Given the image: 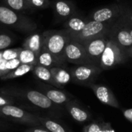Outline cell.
I'll return each instance as SVG.
<instances>
[{"instance_id": "cell-1", "label": "cell", "mask_w": 132, "mask_h": 132, "mask_svg": "<svg viewBox=\"0 0 132 132\" xmlns=\"http://www.w3.org/2000/svg\"><path fill=\"white\" fill-rule=\"evenodd\" d=\"M0 23L22 32H33L37 29L32 19L5 5H0Z\"/></svg>"}, {"instance_id": "cell-2", "label": "cell", "mask_w": 132, "mask_h": 132, "mask_svg": "<svg viewBox=\"0 0 132 132\" xmlns=\"http://www.w3.org/2000/svg\"><path fill=\"white\" fill-rule=\"evenodd\" d=\"M43 50L50 52L60 61L67 63L64 58V50L68 41L70 40L69 34L64 29H52L43 32Z\"/></svg>"}, {"instance_id": "cell-3", "label": "cell", "mask_w": 132, "mask_h": 132, "mask_svg": "<svg viewBox=\"0 0 132 132\" xmlns=\"http://www.w3.org/2000/svg\"><path fill=\"white\" fill-rule=\"evenodd\" d=\"M128 57L126 50L109 38L105 50L101 55L99 67L103 71L108 70L125 63Z\"/></svg>"}, {"instance_id": "cell-4", "label": "cell", "mask_w": 132, "mask_h": 132, "mask_svg": "<svg viewBox=\"0 0 132 132\" xmlns=\"http://www.w3.org/2000/svg\"><path fill=\"white\" fill-rule=\"evenodd\" d=\"M114 22H115L103 23V22H99L97 21L89 19L84 29L80 33L70 37V39L82 44L83 43L87 40L108 35Z\"/></svg>"}, {"instance_id": "cell-5", "label": "cell", "mask_w": 132, "mask_h": 132, "mask_svg": "<svg viewBox=\"0 0 132 132\" xmlns=\"http://www.w3.org/2000/svg\"><path fill=\"white\" fill-rule=\"evenodd\" d=\"M70 71L72 78L71 82L75 84L89 87L94 84L103 70L94 65H75Z\"/></svg>"}, {"instance_id": "cell-6", "label": "cell", "mask_w": 132, "mask_h": 132, "mask_svg": "<svg viewBox=\"0 0 132 132\" xmlns=\"http://www.w3.org/2000/svg\"><path fill=\"white\" fill-rule=\"evenodd\" d=\"M0 116L9 120L33 127H41L39 121V115L29 113L14 105L0 107Z\"/></svg>"}, {"instance_id": "cell-7", "label": "cell", "mask_w": 132, "mask_h": 132, "mask_svg": "<svg viewBox=\"0 0 132 132\" xmlns=\"http://www.w3.org/2000/svg\"><path fill=\"white\" fill-rule=\"evenodd\" d=\"M108 36L126 51L132 46V36L129 32L128 24L122 16L114 23Z\"/></svg>"}, {"instance_id": "cell-8", "label": "cell", "mask_w": 132, "mask_h": 132, "mask_svg": "<svg viewBox=\"0 0 132 132\" xmlns=\"http://www.w3.org/2000/svg\"><path fill=\"white\" fill-rule=\"evenodd\" d=\"M64 58L67 63L75 65H94L90 60L84 46L70 39V37L65 47Z\"/></svg>"}, {"instance_id": "cell-9", "label": "cell", "mask_w": 132, "mask_h": 132, "mask_svg": "<svg viewBox=\"0 0 132 132\" xmlns=\"http://www.w3.org/2000/svg\"><path fill=\"white\" fill-rule=\"evenodd\" d=\"M108 35L94 38L82 43L90 60L95 66L99 67L100 65V60L101 55L104 53L108 42Z\"/></svg>"}, {"instance_id": "cell-10", "label": "cell", "mask_w": 132, "mask_h": 132, "mask_svg": "<svg viewBox=\"0 0 132 132\" xmlns=\"http://www.w3.org/2000/svg\"><path fill=\"white\" fill-rule=\"evenodd\" d=\"M124 12L125 9H123L121 7L114 5L96 10L91 15V17L89 19L103 23L114 22L122 16Z\"/></svg>"}, {"instance_id": "cell-11", "label": "cell", "mask_w": 132, "mask_h": 132, "mask_svg": "<svg viewBox=\"0 0 132 132\" xmlns=\"http://www.w3.org/2000/svg\"><path fill=\"white\" fill-rule=\"evenodd\" d=\"M19 96L25 98L36 107L46 110L57 109L56 104L53 103L43 92L38 90H22Z\"/></svg>"}, {"instance_id": "cell-12", "label": "cell", "mask_w": 132, "mask_h": 132, "mask_svg": "<svg viewBox=\"0 0 132 132\" xmlns=\"http://www.w3.org/2000/svg\"><path fill=\"white\" fill-rule=\"evenodd\" d=\"M89 87L93 90L94 95L101 103L114 108H120L118 101L108 87L102 84H96L94 83L90 84Z\"/></svg>"}, {"instance_id": "cell-13", "label": "cell", "mask_w": 132, "mask_h": 132, "mask_svg": "<svg viewBox=\"0 0 132 132\" xmlns=\"http://www.w3.org/2000/svg\"><path fill=\"white\" fill-rule=\"evenodd\" d=\"M52 6L58 21H67L77 14L76 5L69 0H54Z\"/></svg>"}, {"instance_id": "cell-14", "label": "cell", "mask_w": 132, "mask_h": 132, "mask_svg": "<svg viewBox=\"0 0 132 132\" xmlns=\"http://www.w3.org/2000/svg\"><path fill=\"white\" fill-rule=\"evenodd\" d=\"M64 108L71 118L79 123H85L91 120V114L77 101L72 100L67 103Z\"/></svg>"}, {"instance_id": "cell-15", "label": "cell", "mask_w": 132, "mask_h": 132, "mask_svg": "<svg viewBox=\"0 0 132 132\" xmlns=\"http://www.w3.org/2000/svg\"><path fill=\"white\" fill-rule=\"evenodd\" d=\"M41 92H43L53 103L56 105L65 106L67 103L72 101L73 97L71 94L60 90L57 87H42Z\"/></svg>"}, {"instance_id": "cell-16", "label": "cell", "mask_w": 132, "mask_h": 132, "mask_svg": "<svg viewBox=\"0 0 132 132\" xmlns=\"http://www.w3.org/2000/svg\"><path fill=\"white\" fill-rule=\"evenodd\" d=\"M88 20L84 19L83 17L77 14L65 21L63 24L64 30L69 34L70 36L80 33L85 27Z\"/></svg>"}, {"instance_id": "cell-17", "label": "cell", "mask_w": 132, "mask_h": 132, "mask_svg": "<svg viewBox=\"0 0 132 132\" xmlns=\"http://www.w3.org/2000/svg\"><path fill=\"white\" fill-rule=\"evenodd\" d=\"M43 46V33L33 32L26 38L22 43V48L33 52L37 56L40 53Z\"/></svg>"}, {"instance_id": "cell-18", "label": "cell", "mask_w": 132, "mask_h": 132, "mask_svg": "<svg viewBox=\"0 0 132 132\" xmlns=\"http://www.w3.org/2000/svg\"><path fill=\"white\" fill-rule=\"evenodd\" d=\"M50 71L57 88L61 89L72 81L70 71L65 67H53L50 68Z\"/></svg>"}, {"instance_id": "cell-19", "label": "cell", "mask_w": 132, "mask_h": 132, "mask_svg": "<svg viewBox=\"0 0 132 132\" xmlns=\"http://www.w3.org/2000/svg\"><path fill=\"white\" fill-rule=\"evenodd\" d=\"M37 62V65H40L50 69L53 67H65L66 66V63L60 61L50 52L45 50H42L40 53L38 55Z\"/></svg>"}, {"instance_id": "cell-20", "label": "cell", "mask_w": 132, "mask_h": 132, "mask_svg": "<svg viewBox=\"0 0 132 132\" xmlns=\"http://www.w3.org/2000/svg\"><path fill=\"white\" fill-rule=\"evenodd\" d=\"M39 121L42 128L50 132H73L59 122L46 117L39 116Z\"/></svg>"}, {"instance_id": "cell-21", "label": "cell", "mask_w": 132, "mask_h": 132, "mask_svg": "<svg viewBox=\"0 0 132 132\" xmlns=\"http://www.w3.org/2000/svg\"><path fill=\"white\" fill-rule=\"evenodd\" d=\"M32 72L36 76V77H37L40 80L48 83L49 84L53 85V87H56V84L53 79V76H52L50 68H47L40 65H36Z\"/></svg>"}, {"instance_id": "cell-22", "label": "cell", "mask_w": 132, "mask_h": 132, "mask_svg": "<svg viewBox=\"0 0 132 132\" xmlns=\"http://www.w3.org/2000/svg\"><path fill=\"white\" fill-rule=\"evenodd\" d=\"M83 132H114V131L108 122L94 121L84 128Z\"/></svg>"}, {"instance_id": "cell-23", "label": "cell", "mask_w": 132, "mask_h": 132, "mask_svg": "<svg viewBox=\"0 0 132 132\" xmlns=\"http://www.w3.org/2000/svg\"><path fill=\"white\" fill-rule=\"evenodd\" d=\"M5 6L12 10L19 12H23L27 10H33L28 0H2Z\"/></svg>"}, {"instance_id": "cell-24", "label": "cell", "mask_w": 132, "mask_h": 132, "mask_svg": "<svg viewBox=\"0 0 132 132\" xmlns=\"http://www.w3.org/2000/svg\"><path fill=\"white\" fill-rule=\"evenodd\" d=\"M34 67L35 66H33V65L21 64L20 66H19L15 70H12L11 72H9L6 75L1 77V79L2 80H11V79H14V78L22 77V76L26 74L27 73H29L30 71H32Z\"/></svg>"}, {"instance_id": "cell-25", "label": "cell", "mask_w": 132, "mask_h": 132, "mask_svg": "<svg viewBox=\"0 0 132 132\" xmlns=\"http://www.w3.org/2000/svg\"><path fill=\"white\" fill-rule=\"evenodd\" d=\"M37 56L32 51L22 48L18 59L20 61L21 64H29V65H33L36 66L37 65L38 62H37Z\"/></svg>"}, {"instance_id": "cell-26", "label": "cell", "mask_w": 132, "mask_h": 132, "mask_svg": "<svg viewBox=\"0 0 132 132\" xmlns=\"http://www.w3.org/2000/svg\"><path fill=\"white\" fill-rule=\"evenodd\" d=\"M14 43V36L5 32H0V51L6 50Z\"/></svg>"}, {"instance_id": "cell-27", "label": "cell", "mask_w": 132, "mask_h": 132, "mask_svg": "<svg viewBox=\"0 0 132 132\" xmlns=\"http://www.w3.org/2000/svg\"><path fill=\"white\" fill-rule=\"evenodd\" d=\"M22 48H14V49H6L2 50V58L3 60L8 61L14 59H18L19 52Z\"/></svg>"}, {"instance_id": "cell-28", "label": "cell", "mask_w": 132, "mask_h": 132, "mask_svg": "<svg viewBox=\"0 0 132 132\" xmlns=\"http://www.w3.org/2000/svg\"><path fill=\"white\" fill-rule=\"evenodd\" d=\"M33 9H43L50 6V0H28Z\"/></svg>"}, {"instance_id": "cell-29", "label": "cell", "mask_w": 132, "mask_h": 132, "mask_svg": "<svg viewBox=\"0 0 132 132\" xmlns=\"http://www.w3.org/2000/svg\"><path fill=\"white\" fill-rule=\"evenodd\" d=\"M14 101L9 95L1 94H0V107L6 106V105H13Z\"/></svg>"}, {"instance_id": "cell-30", "label": "cell", "mask_w": 132, "mask_h": 132, "mask_svg": "<svg viewBox=\"0 0 132 132\" xmlns=\"http://www.w3.org/2000/svg\"><path fill=\"white\" fill-rule=\"evenodd\" d=\"M20 65H21V63L19 60V59H14V60L6 61V68L9 72L15 70Z\"/></svg>"}, {"instance_id": "cell-31", "label": "cell", "mask_w": 132, "mask_h": 132, "mask_svg": "<svg viewBox=\"0 0 132 132\" xmlns=\"http://www.w3.org/2000/svg\"><path fill=\"white\" fill-rule=\"evenodd\" d=\"M9 71L7 70L6 68V60H3L1 63H0V78L2 77L3 76L6 75L7 73H9Z\"/></svg>"}, {"instance_id": "cell-32", "label": "cell", "mask_w": 132, "mask_h": 132, "mask_svg": "<svg viewBox=\"0 0 132 132\" xmlns=\"http://www.w3.org/2000/svg\"><path fill=\"white\" fill-rule=\"evenodd\" d=\"M122 18L128 23L132 25V12H127L126 10H125V12L122 15Z\"/></svg>"}, {"instance_id": "cell-33", "label": "cell", "mask_w": 132, "mask_h": 132, "mask_svg": "<svg viewBox=\"0 0 132 132\" xmlns=\"http://www.w3.org/2000/svg\"><path fill=\"white\" fill-rule=\"evenodd\" d=\"M123 114L124 117L131 123H132V108L126 109L123 111Z\"/></svg>"}, {"instance_id": "cell-34", "label": "cell", "mask_w": 132, "mask_h": 132, "mask_svg": "<svg viewBox=\"0 0 132 132\" xmlns=\"http://www.w3.org/2000/svg\"><path fill=\"white\" fill-rule=\"evenodd\" d=\"M25 132H50L48 130L42 128V127H33V128H30L27 130H26Z\"/></svg>"}, {"instance_id": "cell-35", "label": "cell", "mask_w": 132, "mask_h": 132, "mask_svg": "<svg viewBox=\"0 0 132 132\" xmlns=\"http://www.w3.org/2000/svg\"><path fill=\"white\" fill-rule=\"evenodd\" d=\"M126 53H127V54H128V57H131L132 58V46L131 47H130L128 50H127Z\"/></svg>"}, {"instance_id": "cell-36", "label": "cell", "mask_w": 132, "mask_h": 132, "mask_svg": "<svg viewBox=\"0 0 132 132\" xmlns=\"http://www.w3.org/2000/svg\"><path fill=\"white\" fill-rule=\"evenodd\" d=\"M3 58H2V51H0V63L3 61Z\"/></svg>"}, {"instance_id": "cell-37", "label": "cell", "mask_w": 132, "mask_h": 132, "mask_svg": "<svg viewBox=\"0 0 132 132\" xmlns=\"http://www.w3.org/2000/svg\"><path fill=\"white\" fill-rule=\"evenodd\" d=\"M128 27H129V32H130V34H131V36H132V27L130 26V25L128 24Z\"/></svg>"}]
</instances>
